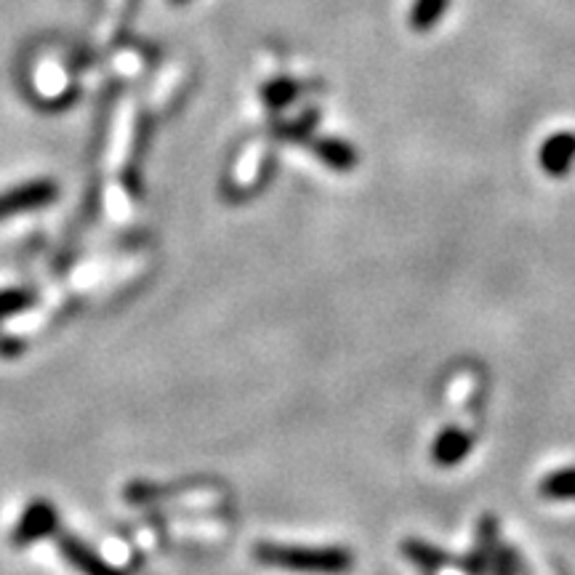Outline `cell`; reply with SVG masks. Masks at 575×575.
<instances>
[{
  "label": "cell",
  "mask_w": 575,
  "mask_h": 575,
  "mask_svg": "<svg viewBox=\"0 0 575 575\" xmlns=\"http://www.w3.org/2000/svg\"><path fill=\"white\" fill-rule=\"evenodd\" d=\"M22 304H24V296H20V293H9V296H0V317H3L5 311L20 309Z\"/></svg>",
  "instance_id": "cell-4"
},
{
  "label": "cell",
  "mask_w": 575,
  "mask_h": 575,
  "mask_svg": "<svg viewBox=\"0 0 575 575\" xmlns=\"http://www.w3.org/2000/svg\"><path fill=\"white\" fill-rule=\"evenodd\" d=\"M59 187L51 179H35V182L20 184V187L9 189L0 195V221L11 219V216L35 211V208H44L48 203L57 200Z\"/></svg>",
  "instance_id": "cell-1"
},
{
  "label": "cell",
  "mask_w": 575,
  "mask_h": 575,
  "mask_svg": "<svg viewBox=\"0 0 575 575\" xmlns=\"http://www.w3.org/2000/svg\"><path fill=\"white\" fill-rule=\"evenodd\" d=\"M173 3H184V0H173Z\"/></svg>",
  "instance_id": "cell-5"
},
{
  "label": "cell",
  "mask_w": 575,
  "mask_h": 575,
  "mask_svg": "<svg viewBox=\"0 0 575 575\" xmlns=\"http://www.w3.org/2000/svg\"><path fill=\"white\" fill-rule=\"evenodd\" d=\"M53 525H57V514H53V509L48 506V503H33V506L27 509V514L22 517L20 527H16L14 541L16 543L35 541V538L48 536V533L53 530Z\"/></svg>",
  "instance_id": "cell-2"
},
{
  "label": "cell",
  "mask_w": 575,
  "mask_h": 575,
  "mask_svg": "<svg viewBox=\"0 0 575 575\" xmlns=\"http://www.w3.org/2000/svg\"><path fill=\"white\" fill-rule=\"evenodd\" d=\"M59 547H62L64 556H68L72 565H75L81 573H86V575H118L110 565H107V562H101L91 549H86L81 541H75V538L64 536L62 541H59Z\"/></svg>",
  "instance_id": "cell-3"
}]
</instances>
